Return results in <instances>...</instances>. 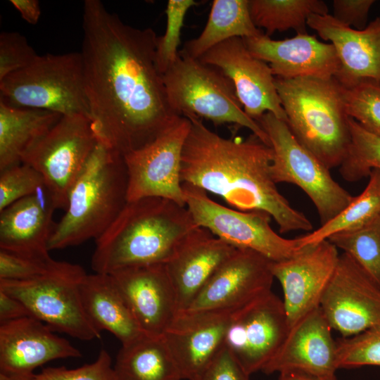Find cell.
Instances as JSON below:
<instances>
[{
  "mask_svg": "<svg viewBox=\"0 0 380 380\" xmlns=\"http://www.w3.org/2000/svg\"><path fill=\"white\" fill-rule=\"evenodd\" d=\"M320 307L291 327L281 347L262 372L298 371L321 377L338 369L337 343Z\"/></svg>",
  "mask_w": 380,
  "mask_h": 380,
  "instance_id": "cell-21",
  "label": "cell"
},
{
  "mask_svg": "<svg viewBox=\"0 0 380 380\" xmlns=\"http://www.w3.org/2000/svg\"><path fill=\"white\" fill-rule=\"evenodd\" d=\"M272 261L248 249L236 248L189 306L179 312L235 311L271 291Z\"/></svg>",
  "mask_w": 380,
  "mask_h": 380,
  "instance_id": "cell-16",
  "label": "cell"
},
{
  "mask_svg": "<svg viewBox=\"0 0 380 380\" xmlns=\"http://www.w3.org/2000/svg\"><path fill=\"white\" fill-rule=\"evenodd\" d=\"M58 209L45 186L0 211V249L34 257H49L48 241Z\"/></svg>",
  "mask_w": 380,
  "mask_h": 380,
  "instance_id": "cell-25",
  "label": "cell"
},
{
  "mask_svg": "<svg viewBox=\"0 0 380 380\" xmlns=\"http://www.w3.org/2000/svg\"><path fill=\"white\" fill-rule=\"evenodd\" d=\"M110 274L142 332L163 335L178 312L165 264L130 267Z\"/></svg>",
  "mask_w": 380,
  "mask_h": 380,
  "instance_id": "cell-19",
  "label": "cell"
},
{
  "mask_svg": "<svg viewBox=\"0 0 380 380\" xmlns=\"http://www.w3.org/2000/svg\"><path fill=\"white\" fill-rule=\"evenodd\" d=\"M249 376L224 346L192 380H248Z\"/></svg>",
  "mask_w": 380,
  "mask_h": 380,
  "instance_id": "cell-41",
  "label": "cell"
},
{
  "mask_svg": "<svg viewBox=\"0 0 380 380\" xmlns=\"http://www.w3.org/2000/svg\"><path fill=\"white\" fill-rule=\"evenodd\" d=\"M33 317L0 323V372L27 380L53 360L79 357L80 351Z\"/></svg>",
  "mask_w": 380,
  "mask_h": 380,
  "instance_id": "cell-18",
  "label": "cell"
},
{
  "mask_svg": "<svg viewBox=\"0 0 380 380\" xmlns=\"http://www.w3.org/2000/svg\"><path fill=\"white\" fill-rule=\"evenodd\" d=\"M182 188L196 224L232 246L251 250L272 262L290 258L303 249L298 238L286 239L273 230L268 213L225 207L191 184L182 182Z\"/></svg>",
  "mask_w": 380,
  "mask_h": 380,
  "instance_id": "cell-10",
  "label": "cell"
},
{
  "mask_svg": "<svg viewBox=\"0 0 380 380\" xmlns=\"http://www.w3.org/2000/svg\"><path fill=\"white\" fill-rule=\"evenodd\" d=\"M243 39L251 54L267 63L276 77L329 79L334 77L340 68L333 44L322 42L315 35L297 34L274 40L262 33Z\"/></svg>",
  "mask_w": 380,
  "mask_h": 380,
  "instance_id": "cell-22",
  "label": "cell"
},
{
  "mask_svg": "<svg viewBox=\"0 0 380 380\" xmlns=\"http://www.w3.org/2000/svg\"><path fill=\"white\" fill-rule=\"evenodd\" d=\"M99 142L90 119L62 115L24 154L22 163L43 177L57 208H66L69 191Z\"/></svg>",
  "mask_w": 380,
  "mask_h": 380,
  "instance_id": "cell-11",
  "label": "cell"
},
{
  "mask_svg": "<svg viewBox=\"0 0 380 380\" xmlns=\"http://www.w3.org/2000/svg\"><path fill=\"white\" fill-rule=\"evenodd\" d=\"M336 343L338 369L380 367V324Z\"/></svg>",
  "mask_w": 380,
  "mask_h": 380,
  "instance_id": "cell-35",
  "label": "cell"
},
{
  "mask_svg": "<svg viewBox=\"0 0 380 380\" xmlns=\"http://www.w3.org/2000/svg\"><path fill=\"white\" fill-rule=\"evenodd\" d=\"M196 2L194 0H170L165 10L167 24L165 32L158 37L156 49L157 68L163 75L177 60L179 56L181 30L187 11Z\"/></svg>",
  "mask_w": 380,
  "mask_h": 380,
  "instance_id": "cell-36",
  "label": "cell"
},
{
  "mask_svg": "<svg viewBox=\"0 0 380 380\" xmlns=\"http://www.w3.org/2000/svg\"><path fill=\"white\" fill-rule=\"evenodd\" d=\"M56 262L51 256L34 257L0 249V279H35L48 272Z\"/></svg>",
  "mask_w": 380,
  "mask_h": 380,
  "instance_id": "cell-39",
  "label": "cell"
},
{
  "mask_svg": "<svg viewBox=\"0 0 380 380\" xmlns=\"http://www.w3.org/2000/svg\"><path fill=\"white\" fill-rule=\"evenodd\" d=\"M367 185L334 218L305 235L297 237L300 246L315 245L340 232L360 228L380 215V170L374 168Z\"/></svg>",
  "mask_w": 380,
  "mask_h": 380,
  "instance_id": "cell-31",
  "label": "cell"
},
{
  "mask_svg": "<svg viewBox=\"0 0 380 380\" xmlns=\"http://www.w3.org/2000/svg\"><path fill=\"white\" fill-rule=\"evenodd\" d=\"M344 89L348 116L380 137V85L365 81Z\"/></svg>",
  "mask_w": 380,
  "mask_h": 380,
  "instance_id": "cell-34",
  "label": "cell"
},
{
  "mask_svg": "<svg viewBox=\"0 0 380 380\" xmlns=\"http://www.w3.org/2000/svg\"><path fill=\"white\" fill-rule=\"evenodd\" d=\"M198 227L186 206L162 197L127 201L96 241L91 265L95 273L165 264L181 241Z\"/></svg>",
  "mask_w": 380,
  "mask_h": 380,
  "instance_id": "cell-3",
  "label": "cell"
},
{
  "mask_svg": "<svg viewBox=\"0 0 380 380\" xmlns=\"http://www.w3.org/2000/svg\"><path fill=\"white\" fill-rule=\"evenodd\" d=\"M27 380H115V377L111 357L102 349L90 364L70 369L65 367H46Z\"/></svg>",
  "mask_w": 380,
  "mask_h": 380,
  "instance_id": "cell-38",
  "label": "cell"
},
{
  "mask_svg": "<svg viewBox=\"0 0 380 380\" xmlns=\"http://www.w3.org/2000/svg\"><path fill=\"white\" fill-rule=\"evenodd\" d=\"M291 132L328 169L339 167L351 137L345 89L334 78L274 77Z\"/></svg>",
  "mask_w": 380,
  "mask_h": 380,
  "instance_id": "cell-5",
  "label": "cell"
},
{
  "mask_svg": "<svg viewBox=\"0 0 380 380\" xmlns=\"http://www.w3.org/2000/svg\"><path fill=\"white\" fill-rule=\"evenodd\" d=\"M248 7L255 26L264 28L268 37L290 29L306 34L309 16L328 14L329 11L322 0H248Z\"/></svg>",
  "mask_w": 380,
  "mask_h": 380,
  "instance_id": "cell-30",
  "label": "cell"
},
{
  "mask_svg": "<svg viewBox=\"0 0 380 380\" xmlns=\"http://www.w3.org/2000/svg\"><path fill=\"white\" fill-rule=\"evenodd\" d=\"M76 264L57 261L45 274L35 279H0V289L21 301L31 317L53 331L83 341L101 337L84 311L80 286L86 276Z\"/></svg>",
  "mask_w": 380,
  "mask_h": 380,
  "instance_id": "cell-8",
  "label": "cell"
},
{
  "mask_svg": "<svg viewBox=\"0 0 380 380\" xmlns=\"http://www.w3.org/2000/svg\"><path fill=\"white\" fill-rule=\"evenodd\" d=\"M44 186L42 175L25 163L0 171V211Z\"/></svg>",
  "mask_w": 380,
  "mask_h": 380,
  "instance_id": "cell-37",
  "label": "cell"
},
{
  "mask_svg": "<svg viewBox=\"0 0 380 380\" xmlns=\"http://www.w3.org/2000/svg\"><path fill=\"white\" fill-rule=\"evenodd\" d=\"M236 248L197 227L181 241L165 263L178 312L185 310Z\"/></svg>",
  "mask_w": 380,
  "mask_h": 380,
  "instance_id": "cell-24",
  "label": "cell"
},
{
  "mask_svg": "<svg viewBox=\"0 0 380 380\" xmlns=\"http://www.w3.org/2000/svg\"><path fill=\"white\" fill-rule=\"evenodd\" d=\"M0 380H20V379L12 375L0 372Z\"/></svg>",
  "mask_w": 380,
  "mask_h": 380,
  "instance_id": "cell-46",
  "label": "cell"
},
{
  "mask_svg": "<svg viewBox=\"0 0 380 380\" xmlns=\"http://www.w3.org/2000/svg\"><path fill=\"white\" fill-rule=\"evenodd\" d=\"M162 76L169 103L177 115L206 119L215 125L243 127L270 146L260 125L245 113L232 82L216 68L179 55Z\"/></svg>",
  "mask_w": 380,
  "mask_h": 380,
  "instance_id": "cell-6",
  "label": "cell"
},
{
  "mask_svg": "<svg viewBox=\"0 0 380 380\" xmlns=\"http://www.w3.org/2000/svg\"><path fill=\"white\" fill-rule=\"evenodd\" d=\"M198 60L216 68L232 82L249 117L257 121L269 112L286 122L269 65L251 54L243 38L226 40L205 52Z\"/></svg>",
  "mask_w": 380,
  "mask_h": 380,
  "instance_id": "cell-15",
  "label": "cell"
},
{
  "mask_svg": "<svg viewBox=\"0 0 380 380\" xmlns=\"http://www.w3.org/2000/svg\"><path fill=\"white\" fill-rule=\"evenodd\" d=\"M348 124L351 142L339 166V172L345 180L353 182L368 177L374 168L380 170V137L368 132L350 117Z\"/></svg>",
  "mask_w": 380,
  "mask_h": 380,
  "instance_id": "cell-33",
  "label": "cell"
},
{
  "mask_svg": "<svg viewBox=\"0 0 380 380\" xmlns=\"http://www.w3.org/2000/svg\"><path fill=\"white\" fill-rule=\"evenodd\" d=\"M339 255L337 248L324 240L305 246L290 258L272 262V274L282 288L289 329L320 307Z\"/></svg>",
  "mask_w": 380,
  "mask_h": 380,
  "instance_id": "cell-17",
  "label": "cell"
},
{
  "mask_svg": "<svg viewBox=\"0 0 380 380\" xmlns=\"http://www.w3.org/2000/svg\"><path fill=\"white\" fill-rule=\"evenodd\" d=\"M82 305L92 325L126 345L143 333L110 274H86L80 286Z\"/></svg>",
  "mask_w": 380,
  "mask_h": 380,
  "instance_id": "cell-26",
  "label": "cell"
},
{
  "mask_svg": "<svg viewBox=\"0 0 380 380\" xmlns=\"http://www.w3.org/2000/svg\"><path fill=\"white\" fill-rule=\"evenodd\" d=\"M27 38L18 32L0 34V80L30 65L38 56Z\"/></svg>",
  "mask_w": 380,
  "mask_h": 380,
  "instance_id": "cell-40",
  "label": "cell"
},
{
  "mask_svg": "<svg viewBox=\"0 0 380 380\" xmlns=\"http://www.w3.org/2000/svg\"><path fill=\"white\" fill-rule=\"evenodd\" d=\"M327 240L353 258L380 287V215L360 228L336 233Z\"/></svg>",
  "mask_w": 380,
  "mask_h": 380,
  "instance_id": "cell-32",
  "label": "cell"
},
{
  "mask_svg": "<svg viewBox=\"0 0 380 380\" xmlns=\"http://www.w3.org/2000/svg\"><path fill=\"white\" fill-rule=\"evenodd\" d=\"M31 317L23 303L16 298L0 289V322Z\"/></svg>",
  "mask_w": 380,
  "mask_h": 380,
  "instance_id": "cell-43",
  "label": "cell"
},
{
  "mask_svg": "<svg viewBox=\"0 0 380 380\" xmlns=\"http://www.w3.org/2000/svg\"><path fill=\"white\" fill-rule=\"evenodd\" d=\"M113 371L115 380H181L179 369L163 335L143 334L122 345Z\"/></svg>",
  "mask_w": 380,
  "mask_h": 380,
  "instance_id": "cell-28",
  "label": "cell"
},
{
  "mask_svg": "<svg viewBox=\"0 0 380 380\" xmlns=\"http://www.w3.org/2000/svg\"><path fill=\"white\" fill-rule=\"evenodd\" d=\"M279 380H338L336 376L321 377L298 371H285L279 373Z\"/></svg>",
  "mask_w": 380,
  "mask_h": 380,
  "instance_id": "cell-45",
  "label": "cell"
},
{
  "mask_svg": "<svg viewBox=\"0 0 380 380\" xmlns=\"http://www.w3.org/2000/svg\"><path fill=\"white\" fill-rule=\"evenodd\" d=\"M10 2L29 24L35 25L38 23L41 9L37 0H11Z\"/></svg>",
  "mask_w": 380,
  "mask_h": 380,
  "instance_id": "cell-44",
  "label": "cell"
},
{
  "mask_svg": "<svg viewBox=\"0 0 380 380\" xmlns=\"http://www.w3.org/2000/svg\"><path fill=\"white\" fill-rule=\"evenodd\" d=\"M188 119L191 125L182 149V182L217 195L236 210L268 213L281 234L312 229L272 179L270 146L253 134L246 140L224 138L201 119Z\"/></svg>",
  "mask_w": 380,
  "mask_h": 380,
  "instance_id": "cell-2",
  "label": "cell"
},
{
  "mask_svg": "<svg viewBox=\"0 0 380 380\" xmlns=\"http://www.w3.org/2000/svg\"><path fill=\"white\" fill-rule=\"evenodd\" d=\"M82 50L89 119L99 141L122 156L155 139L177 117L156 63L158 36L86 0Z\"/></svg>",
  "mask_w": 380,
  "mask_h": 380,
  "instance_id": "cell-1",
  "label": "cell"
},
{
  "mask_svg": "<svg viewBox=\"0 0 380 380\" xmlns=\"http://www.w3.org/2000/svg\"><path fill=\"white\" fill-rule=\"evenodd\" d=\"M0 101L16 108L89 118L80 51L38 56L28 66L0 80Z\"/></svg>",
  "mask_w": 380,
  "mask_h": 380,
  "instance_id": "cell-7",
  "label": "cell"
},
{
  "mask_svg": "<svg viewBox=\"0 0 380 380\" xmlns=\"http://www.w3.org/2000/svg\"><path fill=\"white\" fill-rule=\"evenodd\" d=\"M257 122L267 134L273 151L272 179L276 184L290 183L302 189L314 204L321 224L334 218L351 202L354 196L298 141L285 121L267 112Z\"/></svg>",
  "mask_w": 380,
  "mask_h": 380,
  "instance_id": "cell-9",
  "label": "cell"
},
{
  "mask_svg": "<svg viewBox=\"0 0 380 380\" xmlns=\"http://www.w3.org/2000/svg\"><path fill=\"white\" fill-rule=\"evenodd\" d=\"M320 308L331 329L343 338L358 334L380 324V287L343 253Z\"/></svg>",
  "mask_w": 380,
  "mask_h": 380,
  "instance_id": "cell-14",
  "label": "cell"
},
{
  "mask_svg": "<svg viewBox=\"0 0 380 380\" xmlns=\"http://www.w3.org/2000/svg\"><path fill=\"white\" fill-rule=\"evenodd\" d=\"M127 191L123 156L99 141L69 191L65 214L53 226L48 250L96 240L125 207Z\"/></svg>",
  "mask_w": 380,
  "mask_h": 380,
  "instance_id": "cell-4",
  "label": "cell"
},
{
  "mask_svg": "<svg viewBox=\"0 0 380 380\" xmlns=\"http://www.w3.org/2000/svg\"><path fill=\"white\" fill-rule=\"evenodd\" d=\"M289 331L283 300L270 291L232 313L224 346L251 375L263 370Z\"/></svg>",
  "mask_w": 380,
  "mask_h": 380,
  "instance_id": "cell-13",
  "label": "cell"
},
{
  "mask_svg": "<svg viewBox=\"0 0 380 380\" xmlns=\"http://www.w3.org/2000/svg\"><path fill=\"white\" fill-rule=\"evenodd\" d=\"M232 312H177L163 336L182 379L192 380L223 348Z\"/></svg>",
  "mask_w": 380,
  "mask_h": 380,
  "instance_id": "cell-23",
  "label": "cell"
},
{
  "mask_svg": "<svg viewBox=\"0 0 380 380\" xmlns=\"http://www.w3.org/2000/svg\"><path fill=\"white\" fill-rule=\"evenodd\" d=\"M61 117L55 112L13 107L0 101V171L21 164L27 151Z\"/></svg>",
  "mask_w": 380,
  "mask_h": 380,
  "instance_id": "cell-27",
  "label": "cell"
},
{
  "mask_svg": "<svg viewBox=\"0 0 380 380\" xmlns=\"http://www.w3.org/2000/svg\"><path fill=\"white\" fill-rule=\"evenodd\" d=\"M374 0H334L333 18L344 25L361 30L367 27L369 11Z\"/></svg>",
  "mask_w": 380,
  "mask_h": 380,
  "instance_id": "cell-42",
  "label": "cell"
},
{
  "mask_svg": "<svg viewBox=\"0 0 380 380\" xmlns=\"http://www.w3.org/2000/svg\"><path fill=\"white\" fill-rule=\"evenodd\" d=\"M191 125L189 119L179 116L152 141L123 156L128 174L127 201L156 196L186 206L181 160Z\"/></svg>",
  "mask_w": 380,
  "mask_h": 380,
  "instance_id": "cell-12",
  "label": "cell"
},
{
  "mask_svg": "<svg viewBox=\"0 0 380 380\" xmlns=\"http://www.w3.org/2000/svg\"><path fill=\"white\" fill-rule=\"evenodd\" d=\"M307 25L334 46L340 63L334 78L344 88L365 81L380 85V17L361 30L343 25L329 14H312Z\"/></svg>",
  "mask_w": 380,
  "mask_h": 380,
  "instance_id": "cell-20",
  "label": "cell"
},
{
  "mask_svg": "<svg viewBox=\"0 0 380 380\" xmlns=\"http://www.w3.org/2000/svg\"><path fill=\"white\" fill-rule=\"evenodd\" d=\"M262 33L251 20L248 0H214L202 32L198 37L186 42L179 55L198 59L226 40L253 37Z\"/></svg>",
  "mask_w": 380,
  "mask_h": 380,
  "instance_id": "cell-29",
  "label": "cell"
}]
</instances>
